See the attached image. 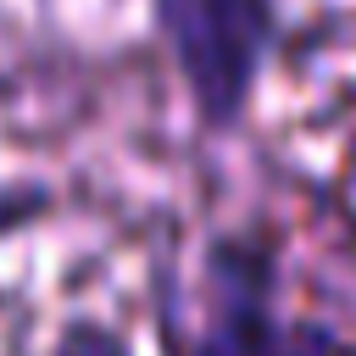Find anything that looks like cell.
I'll use <instances>...</instances> for the list:
<instances>
[{
	"label": "cell",
	"mask_w": 356,
	"mask_h": 356,
	"mask_svg": "<svg viewBox=\"0 0 356 356\" xmlns=\"http://www.w3.org/2000/svg\"><path fill=\"white\" fill-rule=\"evenodd\" d=\"M161 28L189 72V89L211 117H228L261 61L267 39V11L261 0H156Z\"/></svg>",
	"instance_id": "1"
},
{
	"label": "cell",
	"mask_w": 356,
	"mask_h": 356,
	"mask_svg": "<svg viewBox=\"0 0 356 356\" xmlns=\"http://www.w3.org/2000/svg\"><path fill=\"white\" fill-rule=\"evenodd\" d=\"M200 356H306L267 312V289L234 256L217 261V300L200 334Z\"/></svg>",
	"instance_id": "2"
}]
</instances>
